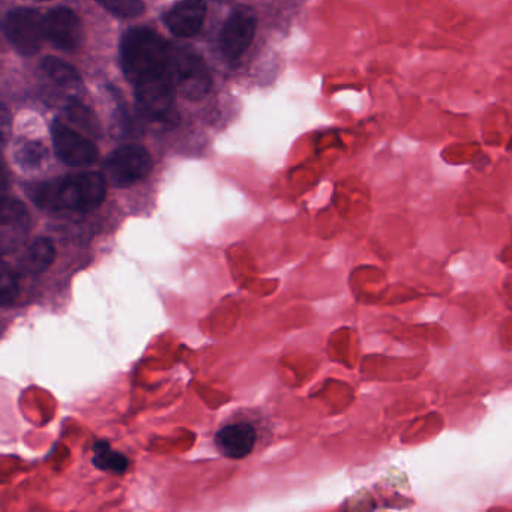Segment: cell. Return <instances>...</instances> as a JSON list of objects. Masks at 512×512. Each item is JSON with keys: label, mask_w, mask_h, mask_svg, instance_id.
Segmentation results:
<instances>
[{"label": "cell", "mask_w": 512, "mask_h": 512, "mask_svg": "<svg viewBox=\"0 0 512 512\" xmlns=\"http://www.w3.org/2000/svg\"><path fill=\"white\" fill-rule=\"evenodd\" d=\"M205 17V0H181L167 13V28L175 37H194L202 29Z\"/></svg>", "instance_id": "obj_11"}, {"label": "cell", "mask_w": 512, "mask_h": 512, "mask_svg": "<svg viewBox=\"0 0 512 512\" xmlns=\"http://www.w3.org/2000/svg\"><path fill=\"white\" fill-rule=\"evenodd\" d=\"M65 115L73 124H76L80 130L91 136H100V122L95 118L94 113L77 100H70L65 104Z\"/></svg>", "instance_id": "obj_16"}, {"label": "cell", "mask_w": 512, "mask_h": 512, "mask_svg": "<svg viewBox=\"0 0 512 512\" xmlns=\"http://www.w3.org/2000/svg\"><path fill=\"white\" fill-rule=\"evenodd\" d=\"M121 62L122 70L133 86L172 70L169 46L149 29H133L124 35Z\"/></svg>", "instance_id": "obj_2"}, {"label": "cell", "mask_w": 512, "mask_h": 512, "mask_svg": "<svg viewBox=\"0 0 512 512\" xmlns=\"http://www.w3.org/2000/svg\"><path fill=\"white\" fill-rule=\"evenodd\" d=\"M17 296H19V280H17V275L5 265L2 278H0V302L7 307L16 301Z\"/></svg>", "instance_id": "obj_19"}, {"label": "cell", "mask_w": 512, "mask_h": 512, "mask_svg": "<svg viewBox=\"0 0 512 512\" xmlns=\"http://www.w3.org/2000/svg\"><path fill=\"white\" fill-rule=\"evenodd\" d=\"M47 151L41 143L28 142L23 143L16 151V161L22 169H38L46 160Z\"/></svg>", "instance_id": "obj_17"}, {"label": "cell", "mask_w": 512, "mask_h": 512, "mask_svg": "<svg viewBox=\"0 0 512 512\" xmlns=\"http://www.w3.org/2000/svg\"><path fill=\"white\" fill-rule=\"evenodd\" d=\"M28 209L25 208L22 202L14 199L4 200L2 205V248L4 253L16 250L23 242L26 241V236L29 232Z\"/></svg>", "instance_id": "obj_10"}, {"label": "cell", "mask_w": 512, "mask_h": 512, "mask_svg": "<svg viewBox=\"0 0 512 512\" xmlns=\"http://www.w3.org/2000/svg\"><path fill=\"white\" fill-rule=\"evenodd\" d=\"M5 35L20 55L32 56L40 50L44 38V17L32 8H16L8 13Z\"/></svg>", "instance_id": "obj_5"}, {"label": "cell", "mask_w": 512, "mask_h": 512, "mask_svg": "<svg viewBox=\"0 0 512 512\" xmlns=\"http://www.w3.org/2000/svg\"><path fill=\"white\" fill-rule=\"evenodd\" d=\"M113 16L121 19H131L140 16L145 11V4L142 0H97Z\"/></svg>", "instance_id": "obj_18"}, {"label": "cell", "mask_w": 512, "mask_h": 512, "mask_svg": "<svg viewBox=\"0 0 512 512\" xmlns=\"http://www.w3.org/2000/svg\"><path fill=\"white\" fill-rule=\"evenodd\" d=\"M257 433L253 425L232 424L221 428L215 436V445L224 457L244 458L250 454L256 445Z\"/></svg>", "instance_id": "obj_12"}, {"label": "cell", "mask_w": 512, "mask_h": 512, "mask_svg": "<svg viewBox=\"0 0 512 512\" xmlns=\"http://www.w3.org/2000/svg\"><path fill=\"white\" fill-rule=\"evenodd\" d=\"M26 191L32 202L46 211L89 212L106 199L107 184L100 173L86 172L29 185Z\"/></svg>", "instance_id": "obj_1"}, {"label": "cell", "mask_w": 512, "mask_h": 512, "mask_svg": "<svg viewBox=\"0 0 512 512\" xmlns=\"http://www.w3.org/2000/svg\"><path fill=\"white\" fill-rule=\"evenodd\" d=\"M52 139L56 155L67 166L89 167L98 160L97 146L64 122H53Z\"/></svg>", "instance_id": "obj_7"}, {"label": "cell", "mask_w": 512, "mask_h": 512, "mask_svg": "<svg viewBox=\"0 0 512 512\" xmlns=\"http://www.w3.org/2000/svg\"><path fill=\"white\" fill-rule=\"evenodd\" d=\"M134 91H136L137 101L148 115L163 118L172 110L178 88H176L173 71L170 70L169 73L134 86Z\"/></svg>", "instance_id": "obj_9"}, {"label": "cell", "mask_w": 512, "mask_h": 512, "mask_svg": "<svg viewBox=\"0 0 512 512\" xmlns=\"http://www.w3.org/2000/svg\"><path fill=\"white\" fill-rule=\"evenodd\" d=\"M94 464L98 469L121 475L130 466V461L121 452L113 451L109 442L100 440L94 446Z\"/></svg>", "instance_id": "obj_14"}, {"label": "cell", "mask_w": 512, "mask_h": 512, "mask_svg": "<svg viewBox=\"0 0 512 512\" xmlns=\"http://www.w3.org/2000/svg\"><path fill=\"white\" fill-rule=\"evenodd\" d=\"M257 28V14L253 8L238 7L224 25L220 47L229 62L238 61L253 43Z\"/></svg>", "instance_id": "obj_6"}, {"label": "cell", "mask_w": 512, "mask_h": 512, "mask_svg": "<svg viewBox=\"0 0 512 512\" xmlns=\"http://www.w3.org/2000/svg\"><path fill=\"white\" fill-rule=\"evenodd\" d=\"M41 68L53 82L58 83L59 86H64V88H74L82 82L76 68L71 67L62 59L53 58V56L44 58L41 62Z\"/></svg>", "instance_id": "obj_15"}, {"label": "cell", "mask_w": 512, "mask_h": 512, "mask_svg": "<svg viewBox=\"0 0 512 512\" xmlns=\"http://www.w3.org/2000/svg\"><path fill=\"white\" fill-rule=\"evenodd\" d=\"M170 64L176 88L190 101L202 100L211 91L212 79L208 65L194 50L176 47L170 50Z\"/></svg>", "instance_id": "obj_3"}, {"label": "cell", "mask_w": 512, "mask_h": 512, "mask_svg": "<svg viewBox=\"0 0 512 512\" xmlns=\"http://www.w3.org/2000/svg\"><path fill=\"white\" fill-rule=\"evenodd\" d=\"M56 248L49 238H38L26 248L19 266L29 274H43L55 262Z\"/></svg>", "instance_id": "obj_13"}, {"label": "cell", "mask_w": 512, "mask_h": 512, "mask_svg": "<svg viewBox=\"0 0 512 512\" xmlns=\"http://www.w3.org/2000/svg\"><path fill=\"white\" fill-rule=\"evenodd\" d=\"M44 35L64 52H77L83 43V26L70 8L58 7L44 16Z\"/></svg>", "instance_id": "obj_8"}, {"label": "cell", "mask_w": 512, "mask_h": 512, "mask_svg": "<svg viewBox=\"0 0 512 512\" xmlns=\"http://www.w3.org/2000/svg\"><path fill=\"white\" fill-rule=\"evenodd\" d=\"M104 172L115 187H131L148 178L152 172V158L142 146H122L107 158Z\"/></svg>", "instance_id": "obj_4"}]
</instances>
